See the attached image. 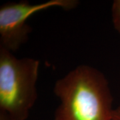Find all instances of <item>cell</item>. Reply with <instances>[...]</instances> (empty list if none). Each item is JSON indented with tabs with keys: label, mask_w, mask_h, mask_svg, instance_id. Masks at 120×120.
<instances>
[{
	"label": "cell",
	"mask_w": 120,
	"mask_h": 120,
	"mask_svg": "<svg viewBox=\"0 0 120 120\" xmlns=\"http://www.w3.org/2000/svg\"><path fill=\"white\" fill-rule=\"evenodd\" d=\"M53 91L60 101L54 120H113V98L109 83L94 67H75L56 81Z\"/></svg>",
	"instance_id": "obj_1"
},
{
	"label": "cell",
	"mask_w": 120,
	"mask_h": 120,
	"mask_svg": "<svg viewBox=\"0 0 120 120\" xmlns=\"http://www.w3.org/2000/svg\"><path fill=\"white\" fill-rule=\"evenodd\" d=\"M40 62L17 58L0 47V112L13 120H26L38 99Z\"/></svg>",
	"instance_id": "obj_2"
},
{
	"label": "cell",
	"mask_w": 120,
	"mask_h": 120,
	"mask_svg": "<svg viewBox=\"0 0 120 120\" xmlns=\"http://www.w3.org/2000/svg\"><path fill=\"white\" fill-rule=\"evenodd\" d=\"M77 0H49L33 4L27 1L7 2L0 8V47L15 53L26 43L32 28L27 20L34 13L52 8L71 10Z\"/></svg>",
	"instance_id": "obj_3"
},
{
	"label": "cell",
	"mask_w": 120,
	"mask_h": 120,
	"mask_svg": "<svg viewBox=\"0 0 120 120\" xmlns=\"http://www.w3.org/2000/svg\"><path fill=\"white\" fill-rule=\"evenodd\" d=\"M112 16L113 27L120 34V0L113 1L112 6Z\"/></svg>",
	"instance_id": "obj_4"
},
{
	"label": "cell",
	"mask_w": 120,
	"mask_h": 120,
	"mask_svg": "<svg viewBox=\"0 0 120 120\" xmlns=\"http://www.w3.org/2000/svg\"><path fill=\"white\" fill-rule=\"evenodd\" d=\"M113 119L116 120H120V105L114 109L113 112Z\"/></svg>",
	"instance_id": "obj_5"
},
{
	"label": "cell",
	"mask_w": 120,
	"mask_h": 120,
	"mask_svg": "<svg viewBox=\"0 0 120 120\" xmlns=\"http://www.w3.org/2000/svg\"><path fill=\"white\" fill-rule=\"evenodd\" d=\"M0 120H13L4 112H0Z\"/></svg>",
	"instance_id": "obj_6"
},
{
	"label": "cell",
	"mask_w": 120,
	"mask_h": 120,
	"mask_svg": "<svg viewBox=\"0 0 120 120\" xmlns=\"http://www.w3.org/2000/svg\"><path fill=\"white\" fill-rule=\"evenodd\" d=\"M114 120V119H113V120Z\"/></svg>",
	"instance_id": "obj_7"
}]
</instances>
